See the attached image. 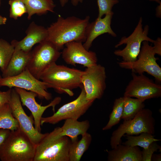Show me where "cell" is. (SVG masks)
I'll return each instance as SVG.
<instances>
[{
	"mask_svg": "<svg viewBox=\"0 0 161 161\" xmlns=\"http://www.w3.org/2000/svg\"><path fill=\"white\" fill-rule=\"evenodd\" d=\"M90 18L89 16L81 19L73 16L64 18L58 15L57 21L47 28L46 40L51 42L59 50L69 42H84Z\"/></svg>",
	"mask_w": 161,
	"mask_h": 161,
	"instance_id": "obj_1",
	"label": "cell"
},
{
	"mask_svg": "<svg viewBox=\"0 0 161 161\" xmlns=\"http://www.w3.org/2000/svg\"><path fill=\"white\" fill-rule=\"evenodd\" d=\"M83 71L71 68L56 62L50 65L42 73L40 80L48 84L59 93L74 95L72 90L83 86L81 77Z\"/></svg>",
	"mask_w": 161,
	"mask_h": 161,
	"instance_id": "obj_2",
	"label": "cell"
},
{
	"mask_svg": "<svg viewBox=\"0 0 161 161\" xmlns=\"http://www.w3.org/2000/svg\"><path fill=\"white\" fill-rule=\"evenodd\" d=\"M36 145L19 127L11 131L0 145L1 161H33Z\"/></svg>",
	"mask_w": 161,
	"mask_h": 161,
	"instance_id": "obj_3",
	"label": "cell"
},
{
	"mask_svg": "<svg viewBox=\"0 0 161 161\" xmlns=\"http://www.w3.org/2000/svg\"><path fill=\"white\" fill-rule=\"evenodd\" d=\"M155 126V120L152 112L148 109H142L133 118L124 120L117 129L113 131L110 142L112 148L120 144L121 138L125 134L133 135L146 132L154 135Z\"/></svg>",
	"mask_w": 161,
	"mask_h": 161,
	"instance_id": "obj_4",
	"label": "cell"
},
{
	"mask_svg": "<svg viewBox=\"0 0 161 161\" xmlns=\"http://www.w3.org/2000/svg\"><path fill=\"white\" fill-rule=\"evenodd\" d=\"M71 142L66 136L56 137L53 130L36 145L33 161H69Z\"/></svg>",
	"mask_w": 161,
	"mask_h": 161,
	"instance_id": "obj_5",
	"label": "cell"
},
{
	"mask_svg": "<svg viewBox=\"0 0 161 161\" xmlns=\"http://www.w3.org/2000/svg\"><path fill=\"white\" fill-rule=\"evenodd\" d=\"M138 59L134 62L122 61L118 63L119 66L125 69H131L133 72L140 75L146 72L154 77L158 82L161 81V68L157 62L158 58L153 47L149 42L143 41L142 44Z\"/></svg>",
	"mask_w": 161,
	"mask_h": 161,
	"instance_id": "obj_6",
	"label": "cell"
},
{
	"mask_svg": "<svg viewBox=\"0 0 161 161\" xmlns=\"http://www.w3.org/2000/svg\"><path fill=\"white\" fill-rule=\"evenodd\" d=\"M142 18L140 17L138 24L131 34L128 37H123L115 46V47L126 44V47L122 50L114 52L115 55L121 57L123 61L132 62L136 61L140 51L141 45L144 41L153 43L154 40L148 36L149 27L148 25L143 28Z\"/></svg>",
	"mask_w": 161,
	"mask_h": 161,
	"instance_id": "obj_7",
	"label": "cell"
},
{
	"mask_svg": "<svg viewBox=\"0 0 161 161\" xmlns=\"http://www.w3.org/2000/svg\"><path fill=\"white\" fill-rule=\"evenodd\" d=\"M51 42L45 40L32 50L31 58L27 68L36 78L40 80L43 71L50 65L56 62L61 52Z\"/></svg>",
	"mask_w": 161,
	"mask_h": 161,
	"instance_id": "obj_8",
	"label": "cell"
},
{
	"mask_svg": "<svg viewBox=\"0 0 161 161\" xmlns=\"http://www.w3.org/2000/svg\"><path fill=\"white\" fill-rule=\"evenodd\" d=\"M7 86L11 89L18 87L33 92L40 99L47 100L52 99V94L47 91L50 86L48 84L34 76L27 68L16 76L0 79V87Z\"/></svg>",
	"mask_w": 161,
	"mask_h": 161,
	"instance_id": "obj_9",
	"label": "cell"
},
{
	"mask_svg": "<svg viewBox=\"0 0 161 161\" xmlns=\"http://www.w3.org/2000/svg\"><path fill=\"white\" fill-rule=\"evenodd\" d=\"M81 88L80 93L76 99L63 105L52 115L42 117L41 125L46 123L55 124L62 120L68 119L78 120L85 113L94 101L87 99L83 86Z\"/></svg>",
	"mask_w": 161,
	"mask_h": 161,
	"instance_id": "obj_10",
	"label": "cell"
},
{
	"mask_svg": "<svg viewBox=\"0 0 161 161\" xmlns=\"http://www.w3.org/2000/svg\"><path fill=\"white\" fill-rule=\"evenodd\" d=\"M106 78L105 68L100 64L86 67L83 71L81 82L88 100L94 101L102 97L106 88Z\"/></svg>",
	"mask_w": 161,
	"mask_h": 161,
	"instance_id": "obj_11",
	"label": "cell"
},
{
	"mask_svg": "<svg viewBox=\"0 0 161 161\" xmlns=\"http://www.w3.org/2000/svg\"><path fill=\"white\" fill-rule=\"evenodd\" d=\"M132 79L127 86L124 97H134L143 102L161 96V85L144 75L133 72Z\"/></svg>",
	"mask_w": 161,
	"mask_h": 161,
	"instance_id": "obj_12",
	"label": "cell"
},
{
	"mask_svg": "<svg viewBox=\"0 0 161 161\" xmlns=\"http://www.w3.org/2000/svg\"><path fill=\"white\" fill-rule=\"evenodd\" d=\"M9 104L13 115L18 122L19 127L34 143L37 145L48 133H41L35 128L33 126L34 121L24 112L19 96L14 88L11 89Z\"/></svg>",
	"mask_w": 161,
	"mask_h": 161,
	"instance_id": "obj_13",
	"label": "cell"
},
{
	"mask_svg": "<svg viewBox=\"0 0 161 161\" xmlns=\"http://www.w3.org/2000/svg\"><path fill=\"white\" fill-rule=\"evenodd\" d=\"M65 46L61 54L63 60L67 64L75 66L79 64L86 68L97 64L95 52L86 49L82 42L72 41Z\"/></svg>",
	"mask_w": 161,
	"mask_h": 161,
	"instance_id": "obj_14",
	"label": "cell"
},
{
	"mask_svg": "<svg viewBox=\"0 0 161 161\" xmlns=\"http://www.w3.org/2000/svg\"><path fill=\"white\" fill-rule=\"evenodd\" d=\"M14 88L18 94L22 105L27 107L31 112L34 119L35 128L41 132V121L44 113L50 107H52V110L55 112V106L61 101V97H56L48 105L42 106L36 101L35 98L37 95L35 93L19 88Z\"/></svg>",
	"mask_w": 161,
	"mask_h": 161,
	"instance_id": "obj_15",
	"label": "cell"
},
{
	"mask_svg": "<svg viewBox=\"0 0 161 161\" xmlns=\"http://www.w3.org/2000/svg\"><path fill=\"white\" fill-rule=\"evenodd\" d=\"M114 14L112 11L105 15L103 18L97 17L95 20L89 23L87 27L86 39L83 45L89 50L93 41L98 36L106 33L116 37L117 35L111 27L112 20Z\"/></svg>",
	"mask_w": 161,
	"mask_h": 161,
	"instance_id": "obj_16",
	"label": "cell"
},
{
	"mask_svg": "<svg viewBox=\"0 0 161 161\" xmlns=\"http://www.w3.org/2000/svg\"><path fill=\"white\" fill-rule=\"evenodd\" d=\"M25 32L26 36L21 40H13L11 41V43L15 49L31 51L35 45L46 40L47 36V28L37 25L34 21L30 23Z\"/></svg>",
	"mask_w": 161,
	"mask_h": 161,
	"instance_id": "obj_17",
	"label": "cell"
},
{
	"mask_svg": "<svg viewBox=\"0 0 161 161\" xmlns=\"http://www.w3.org/2000/svg\"><path fill=\"white\" fill-rule=\"evenodd\" d=\"M31 55L32 50L26 52L15 49L7 67L2 72V77L16 76L23 72L27 68Z\"/></svg>",
	"mask_w": 161,
	"mask_h": 161,
	"instance_id": "obj_18",
	"label": "cell"
},
{
	"mask_svg": "<svg viewBox=\"0 0 161 161\" xmlns=\"http://www.w3.org/2000/svg\"><path fill=\"white\" fill-rule=\"evenodd\" d=\"M107 152L108 161H142V151L138 146L120 144Z\"/></svg>",
	"mask_w": 161,
	"mask_h": 161,
	"instance_id": "obj_19",
	"label": "cell"
},
{
	"mask_svg": "<svg viewBox=\"0 0 161 161\" xmlns=\"http://www.w3.org/2000/svg\"><path fill=\"white\" fill-rule=\"evenodd\" d=\"M89 121L86 120L80 121L78 120L68 119L65 121L61 127H58L57 137H68L71 142L78 140V136L87 132L90 127Z\"/></svg>",
	"mask_w": 161,
	"mask_h": 161,
	"instance_id": "obj_20",
	"label": "cell"
},
{
	"mask_svg": "<svg viewBox=\"0 0 161 161\" xmlns=\"http://www.w3.org/2000/svg\"><path fill=\"white\" fill-rule=\"evenodd\" d=\"M22 0L26 6L29 20L35 14L41 16L48 12H54L56 6L52 0Z\"/></svg>",
	"mask_w": 161,
	"mask_h": 161,
	"instance_id": "obj_21",
	"label": "cell"
},
{
	"mask_svg": "<svg viewBox=\"0 0 161 161\" xmlns=\"http://www.w3.org/2000/svg\"><path fill=\"white\" fill-rule=\"evenodd\" d=\"M81 136L80 140L71 142L69 151V161H80L90 146L92 140L91 135L87 132Z\"/></svg>",
	"mask_w": 161,
	"mask_h": 161,
	"instance_id": "obj_22",
	"label": "cell"
},
{
	"mask_svg": "<svg viewBox=\"0 0 161 161\" xmlns=\"http://www.w3.org/2000/svg\"><path fill=\"white\" fill-rule=\"evenodd\" d=\"M123 112L121 119L127 120L133 118L140 110L144 108V102L138 99L124 97Z\"/></svg>",
	"mask_w": 161,
	"mask_h": 161,
	"instance_id": "obj_23",
	"label": "cell"
},
{
	"mask_svg": "<svg viewBox=\"0 0 161 161\" xmlns=\"http://www.w3.org/2000/svg\"><path fill=\"white\" fill-rule=\"evenodd\" d=\"M19 127L18 122L13 115L9 103L4 104L0 108V129L13 131Z\"/></svg>",
	"mask_w": 161,
	"mask_h": 161,
	"instance_id": "obj_24",
	"label": "cell"
},
{
	"mask_svg": "<svg viewBox=\"0 0 161 161\" xmlns=\"http://www.w3.org/2000/svg\"><path fill=\"white\" fill-rule=\"evenodd\" d=\"M140 134L138 136L124 135L126 136L127 140L122 144L131 146H139L146 149L152 143L161 140L155 138L154 135L147 133L143 132Z\"/></svg>",
	"mask_w": 161,
	"mask_h": 161,
	"instance_id": "obj_25",
	"label": "cell"
},
{
	"mask_svg": "<svg viewBox=\"0 0 161 161\" xmlns=\"http://www.w3.org/2000/svg\"><path fill=\"white\" fill-rule=\"evenodd\" d=\"M124 100L123 97L116 99L115 100L112 110L109 116V120L106 125L103 128V130L110 129L113 126L119 123L121 119Z\"/></svg>",
	"mask_w": 161,
	"mask_h": 161,
	"instance_id": "obj_26",
	"label": "cell"
},
{
	"mask_svg": "<svg viewBox=\"0 0 161 161\" xmlns=\"http://www.w3.org/2000/svg\"><path fill=\"white\" fill-rule=\"evenodd\" d=\"M14 50L11 43L0 38V69L2 72L7 67Z\"/></svg>",
	"mask_w": 161,
	"mask_h": 161,
	"instance_id": "obj_27",
	"label": "cell"
},
{
	"mask_svg": "<svg viewBox=\"0 0 161 161\" xmlns=\"http://www.w3.org/2000/svg\"><path fill=\"white\" fill-rule=\"evenodd\" d=\"M9 17L15 20L27 13L26 6L22 0H9Z\"/></svg>",
	"mask_w": 161,
	"mask_h": 161,
	"instance_id": "obj_28",
	"label": "cell"
},
{
	"mask_svg": "<svg viewBox=\"0 0 161 161\" xmlns=\"http://www.w3.org/2000/svg\"><path fill=\"white\" fill-rule=\"evenodd\" d=\"M118 0H97L98 8L97 17L102 18L112 11L114 6L119 3Z\"/></svg>",
	"mask_w": 161,
	"mask_h": 161,
	"instance_id": "obj_29",
	"label": "cell"
},
{
	"mask_svg": "<svg viewBox=\"0 0 161 161\" xmlns=\"http://www.w3.org/2000/svg\"><path fill=\"white\" fill-rule=\"evenodd\" d=\"M161 149V146L158 145L156 142L152 143L146 149H143L142 151V161H151L153 153L158 149Z\"/></svg>",
	"mask_w": 161,
	"mask_h": 161,
	"instance_id": "obj_30",
	"label": "cell"
},
{
	"mask_svg": "<svg viewBox=\"0 0 161 161\" xmlns=\"http://www.w3.org/2000/svg\"><path fill=\"white\" fill-rule=\"evenodd\" d=\"M11 89L6 91L0 90V108L6 103H9L11 97Z\"/></svg>",
	"mask_w": 161,
	"mask_h": 161,
	"instance_id": "obj_31",
	"label": "cell"
},
{
	"mask_svg": "<svg viewBox=\"0 0 161 161\" xmlns=\"http://www.w3.org/2000/svg\"><path fill=\"white\" fill-rule=\"evenodd\" d=\"M10 131L11 130L7 129H0V145L4 142Z\"/></svg>",
	"mask_w": 161,
	"mask_h": 161,
	"instance_id": "obj_32",
	"label": "cell"
},
{
	"mask_svg": "<svg viewBox=\"0 0 161 161\" xmlns=\"http://www.w3.org/2000/svg\"><path fill=\"white\" fill-rule=\"evenodd\" d=\"M154 46H153L154 50L156 54L161 56V39L158 37L156 40H154L153 43Z\"/></svg>",
	"mask_w": 161,
	"mask_h": 161,
	"instance_id": "obj_33",
	"label": "cell"
},
{
	"mask_svg": "<svg viewBox=\"0 0 161 161\" xmlns=\"http://www.w3.org/2000/svg\"><path fill=\"white\" fill-rule=\"evenodd\" d=\"M84 0H59L61 7H64L69 1L72 5L75 6H77L79 4L83 2Z\"/></svg>",
	"mask_w": 161,
	"mask_h": 161,
	"instance_id": "obj_34",
	"label": "cell"
},
{
	"mask_svg": "<svg viewBox=\"0 0 161 161\" xmlns=\"http://www.w3.org/2000/svg\"><path fill=\"white\" fill-rule=\"evenodd\" d=\"M161 154H153L151 157V160L155 161H161Z\"/></svg>",
	"mask_w": 161,
	"mask_h": 161,
	"instance_id": "obj_35",
	"label": "cell"
},
{
	"mask_svg": "<svg viewBox=\"0 0 161 161\" xmlns=\"http://www.w3.org/2000/svg\"><path fill=\"white\" fill-rule=\"evenodd\" d=\"M159 4V5L156 8V15L157 17L160 18L161 3H160Z\"/></svg>",
	"mask_w": 161,
	"mask_h": 161,
	"instance_id": "obj_36",
	"label": "cell"
},
{
	"mask_svg": "<svg viewBox=\"0 0 161 161\" xmlns=\"http://www.w3.org/2000/svg\"><path fill=\"white\" fill-rule=\"evenodd\" d=\"M7 20V19L6 17L0 15V25L5 24Z\"/></svg>",
	"mask_w": 161,
	"mask_h": 161,
	"instance_id": "obj_37",
	"label": "cell"
},
{
	"mask_svg": "<svg viewBox=\"0 0 161 161\" xmlns=\"http://www.w3.org/2000/svg\"><path fill=\"white\" fill-rule=\"evenodd\" d=\"M148 0L150 1H154L157 3L159 4L161 3V1L160 0Z\"/></svg>",
	"mask_w": 161,
	"mask_h": 161,
	"instance_id": "obj_38",
	"label": "cell"
},
{
	"mask_svg": "<svg viewBox=\"0 0 161 161\" xmlns=\"http://www.w3.org/2000/svg\"><path fill=\"white\" fill-rule=\"evenodd\" d=\"M1 0H0V7L1 6Z\"/></svg>",
	"mask_w": 161,
	"mask_h": 161,
	"instance_id": "obj_39",
	"label": "cell"
},
{
	"mask_svg": "<svg viewBox=\"0 0 161 161\" xmlns=\"http://www.w3.org/2000/svg\"><path fill=\"white\" fill-rule=\"evenodd\" d=\"M2 78V76H1V75L0 74V79L1 78Z\"/></svg>",
	"mask_w": 161,
	"mask_h": 161,
	"instance_id": "obj_40",
	"label": "cell"
}]
</instances>
